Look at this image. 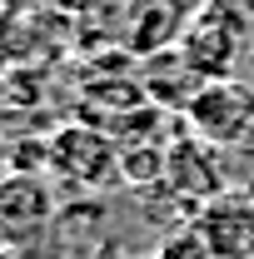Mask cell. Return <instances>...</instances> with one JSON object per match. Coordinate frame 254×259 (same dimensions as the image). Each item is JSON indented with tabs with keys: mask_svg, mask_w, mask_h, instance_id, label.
I'll return each mask as SVG.
<instances>
[{
	"mask_svg": "<svg viewBox=\"0 0 254 259\" xmlns=\"http://www.w3.org/2000/svg\"><path fill=\"white\" fill-rule=\"evenodd\" d=\"M215 155H220V150H215L209 140H199V135H194V140H175V145L164 150V180H159V185L175 194V199H185L194 214H199L204 204H215L220 194H229L224 190V185H229V180H224V164L215 160Z\"/></svg>",
	"mask_w": 254,
	"mask_h": 259,
	"instance_id": "cell-3",
	"label": "cell"
},
{
	"mask_svg": "<svg viewBox=\"0 0 254 259\" xmlns=\"http://www.w3.org/2000/svg\"><path fill=\"white\" fill-rule=\"evenodd\" d=\"M0 259H45V254H30V249H10V254H0Z\"/></svg>",
	"mask_w": 254,
	"mask_h": 259,
	"instance_id": "cell-10",
	"label": "cell"
},
{
	"mask_svg": "<svg viewBox=\"0 0 254 259\" xmlns=\"http://www.w3.org/2000/svg\"><path fill=\"white\" fill-rule=\"evenodd\" d=\"M234 50H239V20L224 15L220 5H209L185 35V65L204 80H224L234 65Z\"/></svg>",
	"mask_w": 254,
	"mask_h": 259,
	"instance_id": "cell-5",
	"label": "cell"
},
{
	"mask_svg": "<svg viewBox=\"0 0 254 259\" xmlns=\"http://www.w3.org/2000/svg\"><path fill=\"white\" fill-rule=\"evenodd\" d=\"M15 244H10V234H5V225H0V254H10Z\"/></svg>",
	"mask_w": 254,
	"mask_h": 259,
	"instance_id": "cell-11",
	"label": "cell"
},
{
	"mask_svg": "<svg viewBox=\"0 0 254 259\" xmlns=\"http://www.w3.org/2000/svg\"><path fill=\"white\" fill-rule=\"evenodd\" d=\"M10 169H15V160H10V150H5V145H0V180H5V175H10Z\"/></svg>",
	"mask_w": 254,
	"mask_h": 259,
	"instance_id": "cell-8",
	"label": "cell"
},
{
	"mask_svg": "<svg viewBox=\"0 0 254 259\" xmlns=\"http://www.w3.org/2000/svg\"><path fill=\"white\" fill-rule=\"evenodd\" d=\"M194 225L204 229L215 259H254V199L249 194H220L215 204H204L194 214Z\"/></svg>",
	"mask_w": 254,
	"mask_h": 259,
	"instance_id": "cell-6",
	"label": "cell"
},
{
	"mask_svg": "<svg viewBox=\"0 0 254 259\" xmlns=\"http://www.w3.org/2000/svg\"><path fill=\"white\" fill-rule=\"evenodd\" d=\"M185 120L215 150H244L254 145V90L244 80H204L185 100Z\"/></svg>",
	"mask_w": 254,
	"mask_h": 259,
	"instance_id": "cell-1",
	"label": "cell"
},
{
	"mask_svg": "<svg viewBox=\"0 0 254 259\" xmlns=\"http://www.w3.org/2000/svg\"><path fill=\"white\" fill-rule=\"evenodd\" d=\"M55 220V194L50 185L30 175V169H10L0 180V225L10 234L15 249H30V239H40Z\"/></svg>",
	"mask_w": 254,
	"mask_h": 259,
	"instance_id": "cell-4",
	"label": "cell"
},
{
	"mask_svg": "<svg viewBox=\"0 0 254 259\" xmlns=\"http://www.w3.org/2000/svg\"><path fill=\"white\" fill-rule=\"evenodd\" d=\"M50 169H60L70 185L80 190H100L115 169H120V145L100 125H60L45 145Z\"/></svg>",
	"mask_w": 254,
	"mask_h": 259,
	"instance_id": "cell-2",
	"label": "cell"
},
{
	"mask_svg": "<svg viewBox=\"0 0 254 259\" xmlns=\"http://www.w3.org/2000/svg\"><path fill=\"white\" fill-rule=\"evenodd\" d=\"M244 85H249V90H254V50H249V55H244Z\"/></svg>",
	"mask_w": 254,
	"mask_h": 259,
	"instance_id": "cell-9",
	"label": "cell"
},
{
	"mask_svg": "<svg viewBox=\"0 0 254 259\" xmlns=\"http://www.w3.org/2000/svg\"><path fill=\"white\" fill-rule=\"evenodd\" d=\"M155 259H215V249H209V239H204V229L185 225V229H175L170 239H159V254Z\"/></svg>",
	"mask_w": 254,
	"mask_h": 259,
	"instance_id": "cell-7",
	"label": "cell"
}]
</instances>
